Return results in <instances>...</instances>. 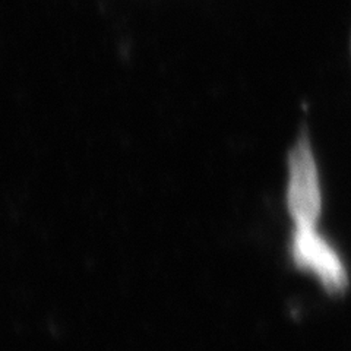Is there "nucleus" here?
<instances>
[{"instance_id":"2","label":"nucleus","mask_w":351,"mask_h":351,"mask_svg":"<svg viewBox=\"0 0 351 351\" xmlns=\"http://www.w3.org/2000/svg\"><path fill=\"white\" fill-rule=\"evenodd\" d=\"M289 184L285 192L287 211L294 227H317L322 215L319 171L309 138L302 134L289 152Z\"/></svg>"},{"instance_id":"1","label":"nucleus","mask_w":351,"mask_h":351,"mask_svg":"<svg viewBox=\"0 0 351 351\" xmlns=\"http://www.w3.org/2000/svg\"><path fill=\"white\" fill-rule=\"evenodd\" d=\"M287 250L293 267L313 274L329 295L346 294L350 287L346 262L337 247L317 232V227H294Z\"/></svg>"}]
</instances>
